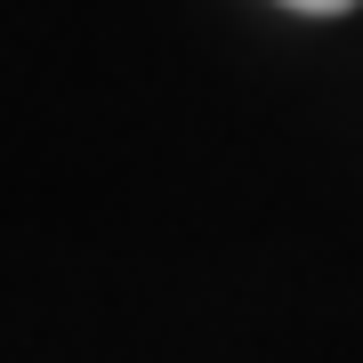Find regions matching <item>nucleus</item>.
Instances as JSON below:
<instances>
[{
    "label": "nucleus",
    "instance_id": "f257e3e1",
    "mask_svg": "<svg viewBox=\"0 0 363 363\" xmlns=\"http://www.w3.org/2000/svg\"><path fill=\"white\" fill-rule=\"evenodd\" d=\"M283 9H298V16H347V9H363V0H283Z\"/></svg>",
    "mask_w": 363,
    "mask_h": 363
}]
</instances>
